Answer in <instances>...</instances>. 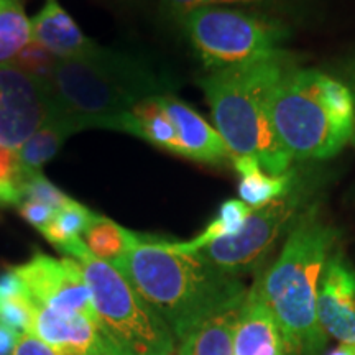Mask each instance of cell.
<instances>
[{"label":"cell","instance_id":"cell-3","mask_svg":"<svg viewBox=\"0 0 355 355\" xmlns=\"http://www.w3.org/2000/svg\"><path fill=\"white\" fill-rule=\"evenodd\" d=\"M291 64L288 51L248 61L199 79L220 133L232 157L248 155L260 162L270 175L291 170L293 159L279 144L270 117L273 89Z\"/></svg>","mask_w":355,"mask_h":355},{"label":"cell","instance_id":"cell-24","mask_svg":"<svg viewBox=\"0 0 355 355\" xmlns=\"http://www.w3.org/2000/svg\"><path fill=\"white\" fill-rule=\"evenodd\" d=\"M24 181L19 150L0 145V206H20Z\"/></svg>","mask_w":355,"mask_h":355},{"label":"cell","instance_id":"cell-29","mask_svg":"<svg viewBox=\"0 0 355 355\" xmlns=\"http://www.w3.org/2000/svg\"><path fill=\"white\" fill-rule=\"evenodd\" d=\"M20 214L25 217L33 227H37L40 232L46 227L50 222L55 219L56 216V209L46 206V204L42 202H35V201H21L20 202Z\"/></svg>","mask_w":355,"mask_h":355},{"label":"cell","instance_id":"cell-15","mask_svg":"<svg viewBox=\"0 0 355 355\" xmlns=\"http://www.w3.org/2000/svg\"><path fill=\"white\" fill-rule=\"evenodd\" d=\"M32 40L60 60L76 58L92 51L97 44L89 40L60 0H46L32 20Z\"/></svg>","mask_w":355,"mask_h":355},{"label":"cell","instance_id":"cell-19","mask_svg":"<svg viewBox=\"0 0 355 355\" xmlns=\"http://www.w3.org/2000/svg\"><path fill=\"white\" fill-rule=\"evenodd\" d=\"M239 309L217 314L191 329L180 339L178 355H234Z\"/></svg>","mask_w":355,"mask_h":355},{"label":"cell","instance_id":"cell-5","mask_svg":"<svg viewBox=\"0 0 355 355\" xmlns=\"http://www.w3.org/2000/svg\"><path fill=\"white\" fill-rule=\"evenodd\" d=\"M92 295L102 355H166L175 334L123 275L89 252L76 260Z\"/></svg>","mask_w":355,"mask_h":355},{"label":"cell","instance_id":"cell-30","mask_svg":"<svg viewBox=\"0 0 355 355\" xmlns=\"http://www.w3.org/2000/svg\"><path fill=\"white\" fill-rule=\"evenodd\" d=\"M159 6L170 19L180 24L188 13L196 10L199 7L209 6V3L206 0H159Z\"/></svg>","mask_w":355,"mask_h":355},{"label":"cell","instance_id":"cell-11","mask_svg":"<svg viewBox=\"0 0 355 355\" xmlns=\"http://www.w3.org/2000/svg\"><path fill=\"white\" fill-rule=\"evenodd\" d=\"M316 311L324 334L355 344V268L340 250L324 265Z\"/></svg>","mask_w":355,"mask_h":355},{"label":"cell","instance_id":"cell-33","mask_svg":"<svg viewBox=\"0 0 355 355\" xmlns=\"http://www.w3.org/2000/svg\"><path fill=\"white\" fill-rule=\"evenodd\" d=\"M326 355H355V344H339Z\"/></svg>","mask_w":355,"mask_h":355},{"label":"cell","instance_id":"cell-18","mask_svg":"<svg viewBox=\"0 0 355 355\" xmlns=\"http://www.w3.org/2000/svg\"><path fill=\"white\" fill-rule=\"evenodd\" d=\"M239 181V196L252 209H259L265 204L275 201V199L285 196L295 184L298 170L291 168L283 175H270L261 168L260 162L248 155H239L232 157V163Z\"/></svg>","mask_w":355,"mask_h":355},{"label":"cell","instance_id":"cell-36","mask_svg":"<svg viewBox=\"0 0 355 355\" xmlns=\"http://www.w3.org/2000/svg\"><path fill=\"white\" fill-rule=\"evenodd\" d=\"M352 141H354V145H355V132H354V137H352Z\"/></svg>","mask_w":355,"mask_h":355},{"label":"cell","instance_id":"cell-2","mask_svg":"<svg viewBox=\"0 0 355 355\" xmlns=\"http://www.w3.org/2000/svg\"><path fill=\"white\" fill-rule=\"evenodd\" d=\"M339 239V230L311 204L295 222L275 263L259 278L266 304L285 337L288 355H321L326 347L318 319L321 275Z\"/></svg>","mask_w":355,"mask_h":355},{"label":"cell","instance_id":"cell-13","mask_svg":"<svg viewBox=\"0 0 355 355\" xmlns=\"http://www.w3.org/2000/svg\"><path fill=\"white\" fill-rule=\"evenodd\" d=\"M162 101L178 130L181 157L216 166L232 163V153L216 127H211L196 110L175 94H163Z\"/></svg>","mask_w":355,"mask_h":355},{"label":"cell","instance_id":"cell-35","mask_svg":"<svg viewBox=\"0 0 355 355\" xmlns=\"http://www.w3.org/2000/svg\"><path fill=\"white\" fill-rule=\"evenodd\" d=\"M166 355H178V352H176V349L173 350V352H170V354H166Z\"/></svg>","mask_w":355,"mask_h":355},{"label":"cell","instance_id":"cell-9","mask_svg":"<svg viewBox=\"0 0 355 355\" xmlns=\"http://www.w3.org/2000/svg\"><path fill=\"white\" fill-rule=\"evenodd\" d=\"M13 270L24 282L33 303L61 313L83 314L92 324L96 322L91 290L81 265L74 259L56 260L37 252L28 261L13 266Z\"/></svg>","mask_w":355,"mask_h":355},{"label":"cell","instance_id":"cell-31","mask_svg":"<svg viewBox=\"0 0 355 355\" xmlns=\"http://www.w3.org/2000/svg\"><path fill=\"white\" fill-rule=\"evenodd\" d=\"M12 355H56L46 344L30 334H20Z\"/></svg>","mask_w":355,"mask_h":355},{"label":"cell","instance_id":"cell-7","mask_svg":"<svg viewBox=\"0 0 355 355\" xmlns=\"http://www.w3.org/2000/svg\"><path fill=\"white\" fill-rule=\"evenodd\" d=\"M270 117L293 162L329 159L352 140L337 125L311 86L309 69L291 64L273 89Z\"/></svg>","mask_w":355,"mask_h":355},{"label":"cell","instance_id":"cell-28","mask_svg":"<svg viewBox=\"0 0 355 355\" xmlns=\"http://www.w3.org/2000/svg\"><path fill=\"white\" fill-rule=\"evenodd\" d=\"M207 3L212 6H230V7H242L252 8V10H259L270 13V15H277L278 13L291 12L293 0H206Z\"/></svg>","mask_w":355,"mask_h":355},{"label":"cell","instance_id":"cell-4","mask_svg":"<svg viewBox=\"0 0 355 355\" xmlns=\"http://www.w3.org/2000/svg\"><path fill=\"white\" fill-rule=\"evenodd\" d=\"M50 86L58 105L84 127L109 130H117L137 102L173 94L170 78L144 58L99 44L83 56L58 60Z\"/></svg>","mask_w":355,"mask_h":355},{"label":"cell","instance_id":"cell-8","mask_svg":"<svg viewBox=\"0 0 355 355\" xmlns=\"http://www.w3.org/2000/svg\"><path fill=\"white\" fill-rule=\"evenodd\" d=\"M314 194L316 178H308L298 171L295 184L285 196L254 209L241 232L211 243L199 254L234 277L241 278L254 272L273 250L279 237L290 232L298 217L313 204L311 199Z\"/></svg>","mask_w":355,"mask_h":355},{"label":"cell","instance_id":"cell-20","mask_svg":"<svg viewBox=\"0 0 355 355\" xmlns=\"http://www.w3.org/2000/svg\"><path fill=\"white\" fill-rule=\"evenodd\" d=\"M139 235L132 232L109 217L94 214L91 224L84 230L83 241L97 260L121 268L125 261L128 252L139 242Z\"/></svg>","mask_w":355,"mask_h":355},{"label":"cell","instance_id":"cell-16","mask_svg":"<svg viewBox=\"0 0 355 355\" xmlns=\"http://www.w3.org/2000/svg\"><path fill=\"white\" fill-rule=\"evenodd\" d=\"M162 96H152L137 102L121 117L117 132L130 133L165 152L181 157L180 137H178V130L170 114L163 105Z\"/></svg>","mask_w":355,"mask_h":355},{"label":"cell","instance_id":"cell-1","mask_svg":"<svg viewBox=\"0 0 355 355\" xmlns=\"http://www.w3.org/2000/svg\"><path fill=\"white\" fill-rule=\"evenodd\" d=\"M162 316L178 340L212 316L239 309L248 290L242 279L212 265L175 241L139 235L119 268Z\"/></svg>","mask_w":355,"mask_h":355},{"label":"cell","instance_id":"cell-12","mask_svg":"<svg viewBox=\"0 0 355 355\" xmlns=\"http://www.w3.org/2000/svg\"><path fill=\"white\" fill-rule=\"evenodd\" d=\"M234 355H288L285 337L277 318L266 304L259 278L239 309Z\"/></svg>","mask_w":355,"mask_h":355},{"label":"cell","instance_id":"cell-10","mask_svg":"<svg viewBox=\"0 0 355 355\" xmlns=\"http://www.w3.org/2000/svg\"><path fill=\"white\" fill-rule=\"evenodd\" d=\"M58 107L50 84L0 64V145L19 150Z\"/></svg>","mask_w":355,"mask_h":355},{"label":"cell","instance_id":"cell-32","mask_svg":"<svg viewBox=\"0 0 355 355\" xmlns=\"http://www.w3.org/2000/svg\"><path fill=\"white\" fill-rule=\"evenodd\" d=\"M19 336L15 331L8 329L0 322V355H12L13 349H15Z\"/></svg>","mask_w":355,"mask_h":355},{"label":"cell","instance_id":"cell-22","mask_svg":"<svg viewBox=\"0 0 355 355\" xmlns=\"http://www.w3.org/2000/svg\"><path fill=\"white\" fill-rule=\"evenodd\" d=\"M32 42V21L25 15L21 0H0V64L13 58Z\"/></svg>","mask_w":355,"mask_h":355},{"label":"cell","instance_id":"cell-26","mask_svg":"<svg viewBox=\"0 0 355 355\" xmlns=\"http://www.w3.org/2000/svg\"><path fill=\"white\" fill-rule=\"evenodd\" d=\"M71 199L68 194L63 191L58 189L55 184L50 183L43 173H25L24 188H21V201H35L46 204V206L53 207V209L60 211L64 207Z\"/></svg>","mask_w":355,"mask_h":355},{"label":"cell","instance_id":"cell-6","mask_svg":"<svg viewBox=\"0 0 355 355\" xmlns=\"http://www.w3.org/2000/svg\"><path fill=\"white\" fill-rule=\"evenodd\" d=\"M180 25L209 71L278 55L291 35L286 21L277 15L212 3L188 13Z\"/></svg>","mask_w":355,"mask_h":355},{"label":"cell","instance_id":"cell-25","mask_svg":"<svg viewBox=\"0 0 355 355\" xmlns=\"http://www.w3.org/2000/svg\"><path fill=\"white\" fill-rule=\"evenodd\" d=\"M58 60L60 58H56L51 51H48L46 48L32 40L19 55L13 58L12 63L19 66L21 71H25L30 76L50 84Z\"/></svg>","mask_w":355,"mask_h":355},{"label":"cell","instance_id":"cell-17","mask_svg":"<svg viewBox=\"0 0 355 355\" xmlns=\"http://www.w3.org/2000/svg\"><path fill=\"white\" fill-rule=\"evenodd\" d=\"M84 128L86 127L78 117L58 107L19 148V158L24 171H42V168L60 152L64 141Z\"/></svg>","mask_w":355,"mask_h":355},{"label":"cell","instance_id":"cell-34","mask_svg":"<svg viewBox=\"0 0 355 355\" xmlns=\"http://www.w3.org/2000/svg\"><path fill=\"white\" fill-rule=\"evenodd\" d=\"M350 91H352V94H354V101H355V74H354V79H352V87H350Z\"/></svg>","mask_w":355,"mask_h":355},{"label":"cell","instance_id":"cell-14","mask_svg":"<svg viewBox=\"0 0 355 355\" xmlns=\"http://www.w3.org/2000/svg\"><path fill=\"white\" fill-rule=\"evenodd\" d=\"M30 336L46 344L56 355H102L94 324L83 314L61 313L35 303Z\"/></svg>","mask_w":355,"mask_h":355},{"label":"cell","instance_id":"cell-27","mask_svg":"<svg viewBox=\"0 0 355 355\" xmlns=\"http://www.w3.org/2000/svg\"><path fill=\"white\" fill-rule=\"evenodd\" d=\"M35 303L28 293L0 300V322L17 334H30L33 324Z\"/></svg>","mask_w":355,"mask_h":355},{"label":"cell","instance_id":"cell-21","mask_svg":"<svg viewBox=\"0 0 355 355\" xmlns=\"http://www.w3.org/2000/svg\"><path fill=\"white\" fill-rule=\"evenodd\" d=\"M252 212H254V209L248 204L241 201V199H229V201L222 204L217 216L206 225V229L201 234L191 239V241L175 242V245L183 252L196 254V252L220 241V239L237 235L243 229Z\"/></svg>","mask_w":355,"mask_h":355},{"label":"cell","instance_id":"cell-23","mask_svg":"<svg viewBox=\"0 0 355 355\" xmlns=\"http://www.w3.org/2000/svg\"><path fill=\"white\" fill-rule=\"evenodd\" d=\"M94 214L96 212L87 209L81 202L71 199L64 207L56 212L55 219L42 230V234L46 237V241H50L53 245L63 252L69 243L83 239L84 230L91 224Z\"/></svg>","mask_w":355,"mask_h":355}]
</instances>
